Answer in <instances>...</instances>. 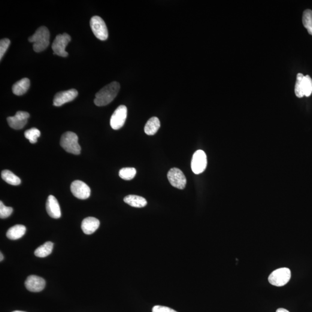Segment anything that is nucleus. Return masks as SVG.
<instances>
[{
    "label": "nucleus",
    "mask_w": 312,
    "mask_h": 312,
    "mask_svg": "<svg viewBox=\"0 0 312 312\" xmlns=\"http://www.w3.org/2000/svg\"><path fill=\"white\" fill-rule=\"evenodd\" d=\"M120 86L117 82H113L103 87L96 94L94 100L95 104L98 107L107 105L113 101L119 92Z\"/></svg>",
    "instance_id": "1"
},
{
    "label": "nucleus",
    "mask_w": 312,
    "mask_h": 312,
    "mask_svg": "<svg viewBox=\"0 0 312 312\" xmlns=\"http://www.w3.org/2000/svg\"><path fill=\"white\" fill-rule=\"evenodd\" d=\"M50 33L47 27H39L32 37L29 38L30 42H33V49L35 52L39 53L46 49L49 45Z\"/></svg>",
    "instance_id": "2"
},
{
    "label": "nucleus",
    "mask_w": 312,
    "mask_h": 312,
    "mask_svg": "<svg viewBox=\"0 0 312 312\" xmlns=\"http://www.w3.org/2000/svg\"><path fill=\"white\" fill-rule=\"evenodd\" d=\"M60 145L66 152L78 155L81 153V148L78 143V137L73 132H66L62 136Z\"/></svg>",
    "instance_id": "3"
},
{
    "label": "nucleus",
    "mask_w": 312,
    "mask_h": 312,
    "mask_svg": "<svg viewBox=\"0 0 312 312\" xmlns=\"http://www.w3.org/2000/svg\"><path fill=\"white\" fill-rule=\"evenodd\" d=\"M312 93V79L310 76L299 73L296 75L295 94L298 98L310 97Z\"/></svg>",
    "instance_id": "4"
},
{
    "label": "nucleus",
    "mask_w": 312,
    "mask_h": 312,
    "mask_svg": "<svg viewBox=\"0 0 312 312\" xmlns=\"http://www.w3.org/2000/svg\"><path fill=\"white\" fill-rule=\"evenodd\" d=\"M292 273L289 268H281L272 272L268 278L272 285L281 287L286 285L290 280Z\"/></svg>",
    "instance_id": "5"
},
{
    "label": "nucleus",
    "mask_w": 312,
    "mask_h": 312,
    "mask_svg": "<svg viewBox=\"0 0 312 312\" xmlns=\"http://www.w3.org/2000/svg\"><path fill=\"white\" fill-rule=\"evenodd\" d=\"M90 25L94 34L99 40L105 41L108 38L107 25L101 17L94 16L90 20Z\"/></svg>",
    "instance_id": "6"
},
{
    "label": "nucleus",
    "mask_w": 312,
    "mask_h": 312,
    "mask_svg": "<svg viewBox=\"0 0 312 312\" xmlns=\"http://www.w3.org/2000/svg\"><path fill=\"white\" fill-rule=\"evenodd\" d=\"M71 40L70 35L66 33L57 35L51 46L54 54L63 57H67L68 53L66 51V48Z\"/></svg>",
    "instance_id": "7"
},
{
    "label": "nucleus",
    "mask_w": 312,
    "mask_h": 312,
    "mask_svg": "<svg viewBox=\"0 0 312 312\" xmlns=\"http://www.w3.org/2000/svg\"><path fill=\"white\" fill-rule=\"evenodd\" d=\"M207 166V157L202 150L196 151L192 160V169L195 174H200L205 170Z\"/></svg>",
    "instance_id": "8"
},
{
    "label": "nucleus",
    "mask_w": 312,
    "mask_h": 312,
    "mask_svg": "<svg viewBox=\"0 0 312 312\" xmlns=\"http://www.w3.org/2000/svg\"><path fill=\"white\" fill-rule=\"evenodd\" d=\"M168 180L171 185L178 189L183 190L186 185V178L181 169L173 168L169 171Z\"/></svg>",
    "instance_id": "9"
},
{
    "label": "nucleus",
    "mask_w": 312,
    "mask_h": 312,
    "mask_svg": "<svg viewBox=\"0 0 312 312\" xmlns=\"http://www.w3.org/2000/svg\"><path fill=\"white\" fill-rule=\"evenodd\" d=\"M127 116V108L125 105H120L112 115L110 125L114 130H119L125 125Z\"/></svg>",
    "instance_id": "10"
},
{
    "label": "nucleus",
    "mask_w": 312,
    "mask_h": 312,
    "mask_svg": "<svg viewBox=\"0 0 312 312\" xmlns=\"http://www.w3.org/2000/svg\"><path fill=\"white\" fill-rule=\"evenodd\" d=\"M71 191L72 195L78 199H86L90 196V188L82 181H73L71 185Z\"/></svg>",
    "instance_id": "11"
},
{
    "label": "nucleus",
    "mask_w": 312,
    "mask_h": 312,
    "mask_svg": "<svg viewBox=\"0 0 312 312\" xmlns=\"http://www.w3.org/2000/svg\"><path fill=\"white\" fill-rule=\"evenodd\" d=\"M30 114L26 112L18 111L14 116L8 117L7 122L9 126L15 130H20L26 125Z\"/></svg>",
    "instance_id": "12"
},
{
    "label": "nucleus",
    "mask_w": 312,
    "mask_h": 312,
    "mask_svg": "<svg viewBox=\"0 0 312 312\" xmlns=\"http://www.w3.org/2000/svg\"><path fill=\"white\" fill-rule=\"evenodd\" d=\"M78 95V91L75 89H70L57 93L53 99V105L56 107H60L66 103L73 101Z\"/></svg>",
    "instance_id": "13"
},
{
    "label": "nucleus",
    "mask_w": 312,
    "mask_h": 312,
    "mask_svg": "<svg viewBox=\"0 0 312 312\" xmlns=\"http://www.w3.org/2000/svg\"><path fill=\"white\" fill-rule=\"evenodd\" d=\"M25 284L26 289L30 292L38 293L44 289L46 281L38 276L31 275L27 278Z\"/></svg>",
    "instance_id": "14"
},
{
    "label": "nucleus",
    "mask_w": 312,
    "mask_h": 312,
    "mask_svg": "<svg viewBox=\"0 0 312 312\" xmlns=\"http://www.w3.org/2000/svg\"><path fill=\"white\" fill-rule=\"evenodd\" d=\"M46 209L48 214L53 219H59L61 217V210H60L59 202L53 196L48 197Z\"/></svg>",
    "instance_id": "15"
},
{
    "label": "nucleus",
    "mask_w": 312,
    "mask_h": 312,
    "mask_svg": "<svg viewBox=\"0 0 312 312\" xmlns=\"http://www.w3.org/2000/svg\"><path fill=\"white\" fill-rule=\"evenodd\" d=\"M99 225L100 222L98 219L93 217H88L82 221L81 228L84 234L91 235L96 232L99 228Z\"/></svg>",
    "instance_id": "16"
},
{
    "label": "nucleus",
    "mask_w": 312,
    "mask_h": 312,
    "mask_svg": "<svg viewBox=\"0 0 312 312\" xmlns=\"http://www.w3.org/2000/svg\"><path fill=\"white\" fill-rule=\"evenodd\" d=\"M26 232L25 226L17 225L12 227L7 232V237L11 240H17L23 237Z\"/></svg>",
    "instance_id": "17"
},
{
    "label": "nucleus",
    "mask_w": 312,
    "mask_h": 312,
    "mask_svg": "<svg viewBox=\"0 0 312 312\" xmlns=\"http://www.w3.org/2000/svg\"><path fill=\"white\" fill-rule=\"evenodd\" d=\"M30 81L28 78H23L15 83L13 86V92L16 96H22L29 90Z\"/></svg>",
    "instance_id": "18"
},
{
    "label": "nucleus",
    "mask_w": 312,
    "mask_h": 312,
    "mask_svg": "<svg viewBox=\"0 0 312 312\" xmlns=\"http://www.w3.org/2000/svg\"><path fill=\"white\" fill-rule=\"evenodd\" d=\"M124 201H125L126 204L135 208H143L147 205L146 199L142 197L135 195L126 196V197L124 198Z\"/></svg>",
    "instance_id": "19"
},
{
    "label": "nucleus",
    "mask_w": 312,
    "mask_h": 312,
    "mask_svg": "<svg viewBox=\"0 0 312 312\" xmlns=\"http://www.w3.org/2000/svg\"><path fill=\"white\" fill-rule=\"evenodd\" d=\"M160 122L157 117H153L148 121L145 126V132L148 135H153L156 134L160 129Z\"/></svg>",
    "instance_id": "20"
},
{
    "label": "nucleus",
    "mask_w": 312,
    "mask_h": 312,
    "mask_svg": "<svg viewBox=\"0 0 312 312\" xmlns=\"http://www.w3.org/2000/svg\"><path fill=\"white\" fill-rule=\"evenodd\" d=\"M53 244L51 242H47L39 246L34 251L35 256L40 258H44L52 252Z\"/></svg>",
    "instance_id": "21"
},
{
    "label": "nucleus",
    "mask_w": 312,
    "mask_h": 312,
    "mask_svg": "<svg viewBox=\"0 0 312 312\" xmlns=\"http://www.w3.org/2000/svg\"><path fill=\"white\" fill-rule=\"evenodd\" d=\"M1 178L6 182L13 186L19 185L20 179L15 175L13 172L9 170H4L1 172Z\"/></svg>",
    "instance_id": "22"
},
{
    "label": "nucleus",
    "mask_w": 312,
    "mask_h": 312,
    "mask_svg": "<svg viewBox=\"0 0 312 312\" xmlns=\"http://www.w3.org/2000/svg\"><path fill=\"white\" fill-rule=\"evenodd\" d=\"M302 23L307 29L309 34L312 35V11L307 10L304 12L302 16Z\"/></svg>",
    "instance_id": "23"
},
{
    "label": "nucleus",
    "mask_w": 312,
    "mask_h": 312,
    "mask_svg": "<svg viewBox=\"0 0 312 312\" xmlns=\"http://www.w3.org/2000/svg\"><path fill=\"white\" fill-rule=\"evenodd\" d=\"M137 171L134 168H123L119 171V177L124 180L130 181L135 177Z\"/></svg>",
    "instance_id": "24"
},
{
    "label": "nucleus",
    "mask_w": 312,
    "mask_h": 312,
    "mask_svg": "<svg viewBox=\"0 0 312 312\" xmlns=\"http://www.w3.org/2000/svg\"><path fill=\"white\" fill-rule=\"evenodd\" d=\"M41 132L36 128H32L27 130L25 132V137L29 139L30 143L35 144L37 142V139L40 137Z\"/></svg>",
    "instance_id": "25"
},
{
    "label": "nucleus",
    "mask_w": 312,
    "mask_h": 312,
    "mask_svg": "<svg viewBox=\"0 0 312 312\" xmlns=\"http://www.w3.org/2000/svg\"><path fill=\"white\" fill-rule=\"evenodd\" d=\"M13 213V208L6 207L2 201L0 202V217L1 219H6L10 216Z\"/></svg>",
    "instance_id": "26"
},
{
    "label": "nucleus",
    "mask_w": 312,
    "mask_h": 312,
    "mask_svg": "<svg viewBox=\"0 0 312 312\" xmlns=\"http://www.w3.org/2000/svg\"><path fill=\"white\" fill-rule=\"evenodd\" d=\"M11 41L8 38H4L1 39L0 41V59L1 60L4 56L6 51L8 50L9 46H10Z\"/></svg>",
    "instance_id": "27"
},
{
    "label": "nucleus",
    "mask_w": 312,
    "mask_h": 312,
    "mask_svg": "<svg viewBox=\"0 0 312 312\" xmlns=\"http://www.w3.org/2000/svg\"><path fill=\"white\" fill-rule=\"evenodd\" d=\"M152 312H177L171 308L163 307V306L156 305L153 308Z\"/></svg>",
    "instance_id": "28"
},
{
    "label": "nucleus",
    "mask_w": 312,
    "mask_h": 312,
    "mask_svg": "<svg viewBox=\"0 0 312 312\" xmlns=\"http://www.w3.org/2000/svg\"><path fill=\"white\" fill-rule=\"evenodd\" d=\"M277 312H290L289 311L285 310L283 308H279L277 311Z\"/></svg>",
    "instance_id": "29"
},
{
    "label": "nucleus",
    "mask_w": 312,
    "mask_h": 312,
    "mask_svg": "<svg viewBox=\"0 0 312 312\" xmlns=\"http://www.w3.org/2000/svg\"><path fill=\"white\" fill-rule=\"evenodd\" d=\"M0 256H1V259H0V261L2 262L3 259H4V256H3L2 253H0Z\"/></svg>",
    "instance_id": "30"
},
{
    "label": "nucleus",
    "mask_w": 312,
    "mask_h": 312,
    "mask_svg": "<svg viewBox=\"0 0 312 312\" xmlns=\"http://www.w3.org/2000/svg\"><path fill=\"white\" fill-rule=\"evenodd\" d=\"M13 312H23V311H14Z\"/></svg>",
    "instance_id": "31"
}]
</instances>
